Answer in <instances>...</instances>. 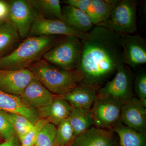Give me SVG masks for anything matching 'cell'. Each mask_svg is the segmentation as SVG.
I'll return each mask as SVG.
<instances>
[{
    "mask_svg": "<svg viewBox=\"0 0 146 146\" xmlns=\"http://www.w3.org/2000/svg\"><path fill=\"white\" fill-rule=\"evenodd\" d=\"M80 40L82 51L76 69L81 76L79 85L98 90L124 64L119 34L95 26Z\"/></svg>",
    "mask_w": 146,
    "mask_h": 146,
    "instance_id": "6da1fadb",
    "label": "cell"
},
{
    "mask_svg": "<svg viewBox=\"0 0 146 146\" xmlns=\"http://www.w3.org/2000/svg\"><path fill=\"white\" fill-rule=\"evenodd\" d=\"M62 36H28L9 54L0 58V70L28 68L41 60L45 52Z\"/></svg>",
    "mask_w": 146,
    "mask_h": 146,
    "instance_id": "7a4b0ae2",
    "label": "cell"
},
{
    "mask_svg": "<svg viewBox=\"0 0 146 146\" xmlns=\"http://www.w3.org/2000/svg\"><path fill=\"white\" fill-rule=\"evenodd\" d=\"M37 79L55 96H62L79 85L81 76L76 70L68 71L48 63L44 59L28 68Z\"/></svg>",
    "mask_w": 146,
    "mask_h": 146,
    "instance_id": "3957f363",
    "label": "cell"
},
{
    "mask_svg": "<svg viewBox=\"0 0 146 146\" xmlns=\"http://www.w3.org/2000/svg\"><path fill=\"white\" fill-rule=\"evenodd\" d=\"M82 44L76 36H63L45 52L43 59L66 70H76L81 58Z\"/></svg>",
    "mask_w": 146,
    "mask_h": 146,
    "instance_id": "277c9868",
    "label": "cell"
},
{
    "mask_svg": "<svg viewBox=\"0 0 146 146\" xmlns=\"http://www.w3.org/2000/svg\"><path fill=\"white\" fill-rule=\"evenodd\" d=\"M136 0H119L109 18L96 26L118 33L131 34L137 30Z\"/></svg>",
    "mask_w": 146,
    "mask_h": 146,
    "instance_id": "5b68a950",
    "label": "cell"
},
{
    "mask_svg": "<svg viewBox=\"0 0 146 146\" xmlns=\"http://www.w3.org/2000/svg\"><path fill=\"white\" fill-rule=\"evenodd\" d=\"M133 79L131 68L123 64L118 69L112 80L98 89L97 96L112 98L123 104L134 96Z\"/></svg>",
    "mask_w": 146,
    "mask_h": 146,
    "instance_id": "8992f818",
    "label": "cell"
},
{
    "mask_svg": "<svg viewBox=\"0 0 146 146\" xmlns=\"http://www.w3.org/2000/svg\"><path fill=\"white\" fill-rule=\"evenodd\" d=\"M122 104L119 101L112 98L97 96L91 109L95 127L112 129L120 121Z\"/></svg>",
    "mask_w": 146,
    "mask_h": 146,
    "instance_id": "52a82bcc",
    "label": "cell"
},
{
    "mask_svg": "<svg viewBox=\"0 0 146 146\" xmlns=\"http://www.w3.org/2000/svg\"><path fill=\"white\" fill-rule=\"evenodd\" d=\"M8 2L9 20L16 28L20 37L25 39L28 36L33 23L40 14L29 0H11Z\"/></svg>",
    "mask_w": 146,
    "mask_h": 146,
    "instance_id": "ba28073f",
    "label": "cell"
},
{
    "mask_svg": "<svg viewBox=\"0 0 146 146\" xmlns=\"http://www.w3.org/2000/svg\"><path fill=\"white\" fill-rule=\"evenodd\" d=\"M124 64L135 68L146 63V42L139 35L119 33Z\"/></svg>",
    "mask_w": 146,
    "mask_h": 146,
    "instance_id": "9c48e42d",
    "label": "cell"
},
{
    "mask_svg": "<svg viewBox=\"0 0 146 146\" xmlns=\"http://www.w3.org/2000/svg\"><path fill=\"white\" fill-rule=\"evenodd\" d=\"M86 33L74 30L60 20L48 19L39 16L33 23L28 36L71 35L82 39Z\"/></svg>",
    "mask_w": 146,
    "mask_h": 146,
    "instance_id": "30bf717a",
    "label": "cell"
},
{
    "mask_svg": "<svg viewBox=\"0 0 146 146\" xmlns=\"http://www.w3.org/2000/svg\"><path fill=\"white\" fill-rule=\"evenodd\" d=\"M34 76L28 68L0 70V89L11 95L21 96Z\"/></svg>",
    "mask_w": 146,
    "mask_h": 146,
    "instance_id": "8fae6325",
    "label": "cell"
},
{
    "mask_svg": "<svg viewBox=\"0 0 146 146\" xmlns=\"http://www.w3.org/2000/svg\"><path fill=\"white\" fill-rule=\"evenodd\" d=\"M120 121L139 133L146 134V108L136 97L122 106Z\"/></svg>",
    "mask_w": 146,
    "mask_h": 146,
    "instance_id": "7c38bea8",
    "label": "cell"
},
{
    "mask_svg": "<svg viewBox=\"0 0 146 146\" xmlns=\"http://www.w3.org/2000/svg\"><path fill=\"white\" fill-rule=\"evenodd\" d=\"M69 146H119L117 133L112 129L94 126L76 136Z\"/></svg>",
    "mask_w": 146,
    "mask_h": 146,
    "instance_id": "4fadbf2b",
    "label": "cell"
},
{
    "mask_svg": "<svg viewBox=\"0 0 146 146\" xmlns=\"http://www.w3.org/2000/svg\"><path fill=\"white\" fill-rule=\"evenodd\" d=\"M0 111L18 113L35 124L41 119L36 109L31 107L20 96L11 95L0 89Z\"/></svg>",
    "mask_w": 146,
    "mask_h": 146,
    "instance_id": "5bb4252c",
    "label": "cell"
},
{
    "mask_svg": "<svg viewBox=\"0 0 146 146\" xmlns=\"http://www.w3.org/2000/svg\"><path fill=\"white\" fill-rule=\"evenodd\" d=\"M74 108L60 96H54L50 104L36 109L41 119L56 126L69 117Z\"/></svg>",
    "mask_w": 146,
    "mask_h": 146,
    "instance_id": "9a60e30c",
    "label": "cell"
},
{
    "mask_svg": "<svg viewBox=\"0 0 146 146\" xmlns=\"http://www.w3.org/2000/svg\"><path fill=\"white\" fill-rule=\"evenodd\" d=\"M54 96L34 78L29 84L20 97L28 105L36 110L50 104Z\"/></svg>",
    "mask_w": 146,
    "mask_h": 146,
    "instance_id": "2e32d148",
    "label": "cell"
},
{
    "mask_svg": "<svg viewBox=\"0 0 146 146\" xmlns=\"http://www.w3.org/2000/svg\"><path fill=\"white\" fill-rule=\"evenodd\" d=\"M97 89L78 85L60 96L74 108L91 110L96 98Z\"/></svg>",
    "mask_w": 146,
    "mask_h": 146,
    "instance_id": "e0dca14e",
    "label": "cell"
},
{
    "mask_svg": "<svg viewBox=\"0 0 146 146\" xmlns=\"http://www.w3.org/2000/svg\"><path fill=\"white\" fill-rule=\"evenodd\" d=\"M62 11L63 23L74 30L85 33L94 27L90 17L83 11L65 5L62 7Z\"/></svg>",
    "mask_w": 146,
    "mask_h": 146,
    "instance_id": "ac0fdd59",
    "label": "cell"
},
{
    "mask_svg": "<svg viewBox=\"0 0 146 146\" xmlns=\"http://www.w3.org/2000/svg\"><path fill=\"white\" fill-rule=\"evenodd\" d=\"M111 129L117 135L119 146H146V133L136 132L120 121Z\"/></svg>",
    "mask_w": 146,
    "mask_h": 146,
    "instance_id": "d6986e66",
    "label": "cell"
},
{
    "mask_svg": "<svg viewBox=\"0 0 146 146\" xmlns=\"http://www.w3.org/2000/svg\"><path fill=\"white\" fill-rule=\"evenodd\" d=\"M21 39L9 20L0 27V58L9 54Z\"/></svg>",
    "mask_w": 146,
    "mask_h": 146,
    "instance_id": "ffe728a7",
    "label": "cell"
},
{
    "mask_svg": "<svg viewBox=\"0 0 146 146\" xmlns=\"http://www.w3.org/2000/svg\"><path fill=\"white\" fill-rule=\"evenodd\" d=\"M68 119L74 129V137L94 126L91 110L74 108Z\"/></svg>",
    "mask_w": 146,
    "mask_h": 146,
    "instance_id": "44dd1931",
    "label": "cell"
},
{
    "mask_svg": "<svg viewBox=\"0 0 146 146\" xmlns=\"http://www.w3.org/2000/svg\"><path fill=\"white\" fill-rule=\"evenodd\" d=\"M40 16L63 22L62 7L59 0H29Z\"/></svg>",
    "mask_w": 146,
    "mask_h": 146,
    "instance_id": "7402d4cb",
    "label": "cell"
},
{
    "mask_svg": "<svg viewBox=\"0 0 146 146\" xmlns=\"http://www.w3.org/2000/svg\"><path fill=\"white\" fill-rule=\"evenodd\" d=\"M119 0H91V6L94 11L92 23L96 26L109 18L115 5Z\"/></svg>",
    "mask_w": 146,
    "mask_h": 146,
    "instance_id": "603a6c76",
    "label": "cell"
},
{
    "mask_svg": "<svg viewBox=\"0 0 146 146\" xmlns=\"http://www.w3.org/2000/svg\"><path fill=\"white\" fill-rule=\"evenodd\" d=\"M2 112L12 126L20 140L34 125V124L23 115L12 112Z\"/></svg>",
    "mask_w": 146,
    "mask_h": 146,
    "instance_id": "cb8c5ba5",
    "label": "cell"
},
{
    "mask_svg": "<svg viewBox=\"0 0 146 146\" xmlns=\"http://www.w3.org/2000/svg\"><path fill=\"white\" fill-rule=\"evenodd\" d=\"M55 138L59 145L69 146L74 138V131L68 118L56 126Z\"/></svg>",
    "mask_w": 146,
    "mask_h": 146,
    "instance_id": "d4e9b609",
    "label": "cell"
},
{
    "mask_svg": "<svg viewBox=\"0 0 146 146\" xmlns=\"http://www.w3.org/2000/svg\"><path fill=\"white\" fill-rule=\"evenodd\" d=\"M56 126L47 123L39 133L35 146H64L59 145L55 138Z\"/></svg>",
    "mask_w": 146,
    "mask_h": 146,
    "instance_id": "484cf974",
    "label": "cell"
},
{
    "mask_svg": "<svg viewBox=\"0 0 146 146\" xmlns=\"http://www.w3.org/2000/svg\"><path fill=\"white\" fill-rule=\"evenodd\" d=\"M47 123L46 120L41 119L35 124L29 131L20 140L21 146H35L39 133Z\"/></svg>",
    "mask_w": 146,
    "mask_h": 146,
    "instance_id": "4316f807",
    "label": "cell"
},
{
    "mask_svg": "<svg viewBox=\"0 0 146 146\" xmlns=\"http://www.w3.org/2000/svg\"><path fill=\"white\" fill-rule=\"evenodd\" d=\"M134 90L137 97L141 101L146 100V74L142 72L136 77L134 82Z\"/></svg>",
    "mask_w": 146,
    "mask_h": 146,
    "instance_id": "83f0119b",
    "label": "cell"
},
{
    "mask_svg": "<svg viewBox=\"0 0 146 146\" xmlns=\"http://www.w3.org/2000/svg\"><path fill=\"white\" fill-rule=\"evenodd\" d=\"M0 135L4 140L17 136L12 126L1 111H0Z\"/></svg>",
    "mask_w": 146,
    "mask_h": 146,
    "instance_id": "f1b7e54d",
    "label": "cell"
},
{
    "mask_svg": "<svg viewBox=\"0 0 146 146\" xmlns=\"http://www.w3.org/2000/svg\"><path fill=\"white\" fill-rule=\"evenodd\" d=\"M10 9L8 1L0 0V22L5 23L9 20Z\"/></svg>",
    "mask_w": 146,
    "mask_h": 146,
    "instance_id": "f546056e",
    "label": "cell"
},
{
    "mask_svg": "<svg viewBox=\"0 0 146 146\" xmlns=\"http://www.w3.org/2000/svg\"><path fill=\"white\" fill-rule=\"evenodd\" d=\"M0 146H21V142L18 136H16L1 142Z\"/></svg>",
    "mask_w": 146,
    "mask_h": 146,
    "instance_id": "4dcf8cb0",
    "label": "cell"
},
{
    "mask_svg": "<svg viewBox=\"0 0 146 146\" xmlns=\"http://www.w3.org/2000/svg\"><path fill=\"white\" fill-rule=\"evenodd\" d=\"M4 141V140H3L2 137L1 136V135H0V141Z\"/></svg>",
    "mask_w": 146,
    "mask_h": 146,
    "instance_id": "1f68e13d",
    "label": "cell"
},
{
    "mask_svg": "<svg viewBox=\"0 0 146 146\" xmlns=\"http://www.w3.org/2000/svg\"><path fill=\"white\" fill-rule=\"evenodd\" d=\"M4 23H1V22H0V27H1V26Z\"/></svg>",
    "mask_w": 146,
    "mask_h": 146,
    "instance_id": "d6a6232c",
    "label": "cell"
},
{
    "mask_svg": "<svg viewBox=\"0 0 146 146\" xmlns=\"http://www.w3.org/2000/svg\"></svg>",
    "mask_w": 146,
    "mask_h": 146,
    "instance_id": "836d02e7",
    "label": "cell"
}]
</instances>
